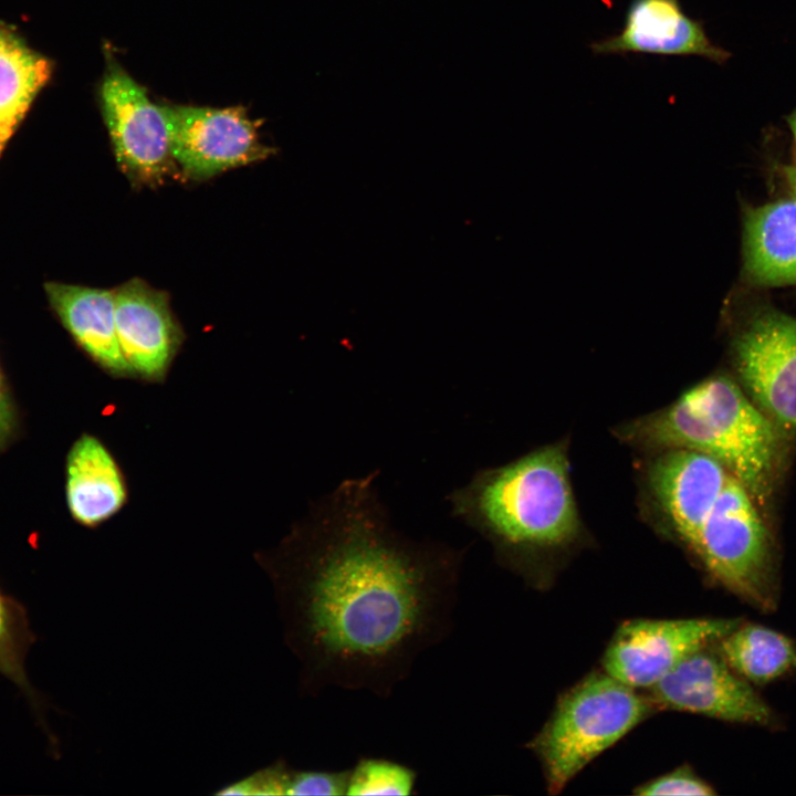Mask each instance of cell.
I'll return each instance as SVG.
<instances>
[{
	"label": "cell",
	"instance_id": "15",
	"mask_svg": "<svg viewBox=\"0 0 796 796\" xmlns=\"http://www.w3.org/2000/svg\"><path fill=\"white\" fill-rule=\"evenodd\" d=\"M65 493L71 515L85 526L102 524L126 503L122 470L96 437L83 434L72 446L66 461Z\"/></svg>",
	"mask_w": 796,
	"mask_h": 796
},
{
	"label": "cell",
	"instance_id": "23",
	"mask_svg": "<svg viewBox=\"0 0 796 796\" xmlns=\"http://www.w3.org/2000/svg\"><path fill=\"white\" fill-rule=\"evenodd\" d=\"M789 127L792 129V133L796 139V111L790 115L788 118Z\"/></svg>",
	"mask_w": 796,
	"mask_h": 796
},
{
	"label": "cell",
	"instance_id": "2",
	"mask_svg": "<svg viewBox=\"0 0 796 796\" xmlns=\"http://www.w3.org/2000/svg\"><path fill=\"white\" fill-rule=\"evenodd\" d=\"M617 434L648 451L685 449L706 454L721 462L758 503L772 494L785 443L740 384L722 374L620 426Z\"/></svg>",
	"mask_w": 796,
	"mask_h": 796
},
{
	"label": "cell",
	"instance_id": "11",
	"mask_svg": "<svg viewBox=\"0 0 796 796\" xmlns=\"http://www.w3.org/2000/svg\"><path fill=\"white\" fill-rule=\"evenodd\" d=\"M114 296L117 341L130 375L163 380L184 339L167 293L132 279Z\"/></svg>",
	"mask_w": 796,
	"mask_h": 796
},
{
	"label": "cell",
	"instance_id": "5",
	"mask_svg": "<svg viewBox=\"0 0 796 796\" xmlns=\"http://www.w3.org/2000/svg\"><path fill=\"white\" fill-rule=\"evenodd\" d=\"M754 501L732 475L712 519L687 548L724 588L771 611L778 594L775 548Z\"/></svg>",
	"mask_w": 796,
	"mask_h": 796
},
{
	"label": "cell",
	"instance_id": "14",
	"mask_svg": "<svg viewBox=\"0 0 796 796\" xmlns=\"http://www.w3.org/2000/svg\"><path fill=\"white\" fill-rule=\"evenodd\" d=\"M45 291L65 328L94 362L114 376L130 375L117 341L114 290L48 283Z\"/></svg>",
	"mask_w": 796,
	"mask_h": 796
},
{
	"label": "cell",
	"instance_id": "10",
	"mask_svg": "<svg viewBox=\"0 0 796 796\" xmlns=\"http://www.w3.org/2000/svg\"><path fill=\"white\" fill-rule=\"evenodd\" d=\"M714 643L687 656L649 688L650 701L660 708L727 722L768 725L773 720L769 706L720 650L712 648Z\"/></svg>",
	"mask_w": 796,
	"mask_h": 796
},
{
	"label": "cell",
	"instance_id": "9",
	"mask_svg": "<svg viewBox=\"0 0 796 796\" xmlns=\"http://www.w3.org/2000/svg\"><path fill=\"white\" fill-rule=\"evenodd\" d=\"M739 624L712 618L626 621L605 651L603 669L627 685L649 689L687 656L718 642Z\"/></svg>",
	"mask_w": 796,
	"mask_h": 796
},
{
	"label": "cell",
	"instance_id": "1",
	"mask_svg": "<svg viewBox=\"0 0 796 796\" xmlns=\"http://www.w3.org/2000/svg\"><path fill=\"white\" fill-rule=\"evenodd\" d=\"M462 562L460 549L397 532L371 475L338 485L271 572L301 692L389 698L450 635Z\"/></svg>",
	"mask_w": 796,
	"mask_h": 796
},
{
	"label": "cell",
	"instance_id": "4",
	"mask_svg": "<svg viewBox=\"0 0 796 796\" xmlns=\"http://www.w3.org/2000/svg\"><path fill=\"white\" fill-rule=\"evenodd\" d=\"M652 702L605 671L565 692L530 747L541 760L548 790L559 793L588 763L645 720Z\"/></svg>",
	"mask_w": 796,
	"mask_h": 796
},
{
	"label": "cell",
	"instance_id": "19",
	"mask_svg": "<svg viewBox=\"0 0 796 796\" xmlns=\"http://www.w3.org/2000/svg\"><path fill=\"white\" fill-rule=\"evenodd\" d=\"M417 772L399 762L360 757L348 768L347 796H408L413 794Z\"/></svg>",
	"mask_w": 796,
	"mask_h": 796
},
{
	"label": "cell",
	"instance_id": "6",
	"mask_svg": "<svg viewBox=\"0 0 796 796\" xmlns=\"http://www.w3.org/2000/svg\"><path fill=\"white\" fill-rule=\"evenodd\" d=\"M101 106L118 167L133 186H159L180 177L161 105L116 62L101 85Z\"/></svg>",
	"mask_w": 796,
	"mask_h": 796
},
{
	"label": "cell",
	"instance_id": "3",
	"mask_svg": "<svg viewBox=\"0 0 796 796\" xmlns=\"http://www.w3.org/2000/svg\"><path fill=\"white\" fill-rule=\"evenodd\" d=\"M451 504L503 554L564 547L582 532L564 443L480 471L452 493Z\"/></svg>",
	"mask_w": 796,
	"mask_h": 796
},
{
	"label": "cell",
	"instance_id": "21",
	"mask_svg": "<svg viewBox=\"0 0 796 796\" xmlns=\"http://www.w3.org/2000/svg\"><path fill=\"white\" fill-rule=\"evenodd\" d=\"M638 795H713L712 787L696 776L690 768L680 767L664 774L635 790Z\"/></svg>",
	"mask_w": 796,
	"mask_h": 796
},
{
	"label": "cell",
	"instance_id": "22",
	"mask_svg": "<svg viewBox=\"0 0 796 796\" xmlns=\"http://www.w3.org/2000/svg\"><path fill=\"white\" fill-rule=\"evenodd\" d=\"M12 425L11 408L0 380V444L6 440Z\"/></svg>",
	"mask_w": 796,
	"mask_h": 796
},
{
	"label": "cell",
	"instance_id": "12",
	"mask_svg": "<svg viewBox=\"0 0 796 796\" xmlns=\"http://www.w3.org/2000/svg\"><path fill=\"white\" fill-rule=\"evenodd\" d=\"M590 49L596 55L700 56L716 64L731 56L709 39L701 20L684 12L680 0H630L621 30Z\"/></svg>",
	"mask_w": 796,
	"mask_h": 796
},
{
	"label": "cell",
	"instance_id": "16",
	"mask_svg": "<svg viewBox=\"0 0 796 796\" xmlns=\"http://www.w3.org/2000/svg\"><path fill=\"white\" fill-rule=\"evenodd\" d=\"M50 74L45 57L0 28V153Z\"/></svg>",
	"mask_w": 796,
	"mask_h": 796
},
{
	"label": "cell",
	"instance_id": "7",
	"mask_svg": "<svg viewBox=\"0 0 796 796\" xmlns=\"http://www.w3.org/2000/svg\"><path fill=\"white\" fill-rule=\"evenodd\" d=\"M735 380L785 439L796 438V318L753 316L731 344Z\"/></svg>",
	"mask_w": 796,
	"mask_h": 796
},
{
	"label": "cell",
	"instance_id": "17",
	"mask_svg": "<svg viewBox=\"0 0 796 796\" xmlns=\"http://www.w3.org/2000/svg\"><path fill=\"white\" fill-rule=\"evenodd\" d=\"M731 668L750 683L771 682L796 667V646L771 628L742 624L718 641Z\"/></svg>",
	"mask_w": 796,
	"mask_h": 796
},
{
	"label": "cell",
	"instance_id": "20",
	"mask_svg": "<svg viewBox=\"0 0 796 796\" xmlns=\"http://www.w3.org/2000/svg\"><path fill=\"white\" fill-rule=\"evenodd\" d=\"M348 768L343 771L295 769L289 766L284 795L342 796L346 794Z\"/></svg>",
	"mask_w": 796,
	"mask_h": 796
},
{
	"label": "cell",
	"instance_id": "18",
	"mask_svg": "<svg viewBox=\"0 0 796 796\" xmlns=\"http://www.w3.org/2000/svg\"><path fill=\"white\" fill-rule=\"evenodd\" d=\"M33 642L24 607L0 588V673L17 684L36 706L39 699L24 669L25 657Z\"/></svg>",
	"mask_w": 796,
	"mask_h": 796
},
{
	"label": "cell",
	"instance_id": "13",
	"mask_svg": "<svg viewBox=\"0 0 796 796\" xmlns=\"http://www.w3.org/2000/svg\"><path fill=\"white\" fill-rule=\"evenodd\" d=\"M792 191L755 208L744 221V266L761 285L796 283V171L789 174Z\"/></svg>",
	"mask_w": 796,
	"mask_h": 796
},
{
	"label": "cell",
	"instance_id": "8",
	"mask_svg": "<svg viewBox=\"0 0 796 796\" xmlns=\"http://www.w3.org/2000/svg\"><path fill=\"white\" fill-rule=\"evenodd\" d=\"M174 159L180 176L202 181L229 169L265 160L275 149L265 145L258 125L241 106L211 108L161 105Z\"/></svg>",
	"mask_w": 796,
	"mask_h": 796
}]
</instances>
